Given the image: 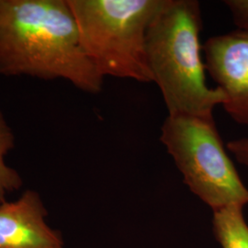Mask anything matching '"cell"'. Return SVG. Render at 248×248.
<instances>
[{
	"instance_id": "6",
	"label": "cell",
	"mask_w": 248,
	"mask_h": 248,
	"mask_svg": "<svg viewBox=\"0 0 248 248\" xmlns=\"http://www.w3.org/2000/svg\"><path fill=\"white\" fill-rule=\"evenodd\" d=\"M40 194L27 189L13 202L0 205V248H63L61 233L47 222Z\"/></svg>"
},
{
	"instance_id": "5",
	"label": "cell",
	"mask_w": 248,
	"mask_h": 248,
	"mask_svg": "<svg viewBox=\"0 0 248 248\" xmlns=\"http://www.w3.org/2000/svg\"><path fill=\"white\" fill-rule=\"evenodd\" d=\"M206 71L221 89L227 114L248 126V32L235 30L209 38L203 45Z\"/></svg>"
},
{
	"instance_id": "3",
	"label": "cell",
	"mask_w": 248,
	"mask_h": 248,
	"mask_svg": "<svg viewBox=\"0 0 248 248\" xmlns=\"http://www.w3.org/2000/svg\"><path fill=\"white\" fill-rule=\"evenodd\" d=\"M89 60L102 78L151 83L145 40L163 0H67Z\"/></svg>"
},
{
	"instance_id": "4",
	"label": "cell",
	"mask_w": 248,
	"mask_h": 248,
	"mask_svg": "<svg viewBox=\"0 0 248 248\" xmlns=\"http://www.w3.org/2000/svg\"><path fill=\"white\" fill-rule=\"evenodd\" d=\"M160 141L184 183L213 212L248 204V188L226 152L213 116L168 115Z\"/></svg>"
},
{
	"instance_id": "7",
	"label": "cell",
	"mask_w": 248,
	"mask_h": 248,
	"mask_svg": "<svg viewBox=\"0 0 248 248\" xmlns=\"http://www.w3.org/2000/svg\"><path fill=\"white\" fill-rule=\"evenodd\" d=\"M244 207L233 204L213 211V234L222 248H248V225Z\"/></svg>"
},
{
	"instance_id": "10",
	"label": "cell",
	"mask_w": 248,
	"mask_h": 248,
	"mask_svg": "<svg viewBox=\"0 0 248 248\" xmlns=\"http://www.w3.org/2000/svg\"><path fill=\"white\" fill-rule=\"evenodd\" d=\"M226 148L240 164L248 168V137L232 140L226 144Z\"/></svg>"
},
{
	"instance_id": "2",
	"label": "cell",
	"mask_w": 248,
	"mask_h": 248,
	"mask_svg": "<svg viewBox=\"0 0 248 248\" xmlns=\"http://www.w3.org/2000/svg\"><path fill=\"white\" fill-rule=\"evenodd\" d=\"M202 15L197 0H163L148 28L146 61L169 115L212 117L224 103L221 89L206 82Z\"/></svg>"
},
{
	"instance_id": "1",
	"label": "cell",
	"mask_w": 248,
	"mask_h": 248,
	"mask_svg": "<svg viewBox=\"0 0 248 248\" xmlns=\"http://www.w3.org/2000/svg\"><path fill=\"white\" fill-rule=\"evenodd\" d=\"M0 76L65 80L89 94L104 83L67 0H0Z\"/></svg>"
},
{
	"instance_id": "9",
	"label": "cell",
	"mask_w": 248,
	"mask_h": 248,
	"mask_svg": "<svg viewBox=\"0 0 248 248\" xmlns=\"http://www.w3.org/2000/svg\"><path fill=\"white\" fill-rule=\"evenodd\" d=\"M223 3L230 10L237 30L248 32V0H225Z\"/></svg>"
},
{
	"instance_id": "8",
	"label": "cell",
	"mask_w": 248,
	"mask_h": 248,
	"mask_svg": "<svg viewBox=\"0 0 248 248\" xmlns=\"http://www.w3.org/2000/svg\"><path fill=\"white\" fill-rule=\"evenodd\" d=\"M15 147V135L0 109V205L7 202L9 193L19 190L23 179L16 169L9 167L6 157Z\"/></svg>"
}]
</instances>
